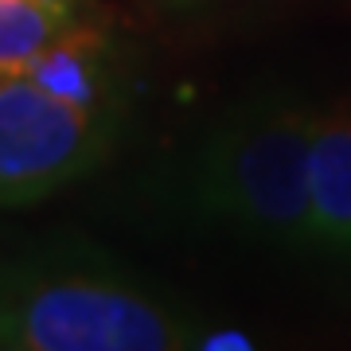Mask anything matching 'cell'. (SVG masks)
<instances>
[{"mask_svg": "<svg viewBox=\"0 0 351 351\" xmlns=\"http://www.w3.org/2000/svg\"><path fill=\"white\" fill-rule=\"evenodd\" d=\"M199 348L195 324L156 289L86 246L0 254V351Z\"/></svg>", "mask_w": 351, "mask_h": 351, "instance_id": "cell-1", "label": "cell"}, {"mask_svg": "<svg viewBox=\"0 0 351 351\" xmlns=\"http://www.w3.org/2000/svg\"><path fill=\"white\" fill-rule=\"evenodd\" d=\"M320 113L258 101L207 133L191 164V195L215 223L254 242L316 250L313 141Z\"/></svg>", "mask_w": 351, "mask_h": 351, "instance_id": "cell-2", "label": "cell"}, {"mask_svg": "<svg viewBox=\"0 0 351 351\" xmlns=\"http://www.w3.org/2000/svg\"><path fill=\"white\" fill-rule=\"evenodd\" d=\"M113 129L117 106H78L0 66V207L47 199L98 168Z\"/></svg>", "mask_w": 351, "mask_h": 351, "instance_id": "cell-3", "label": "cell"}, {"mask_svg": "<svg viewBox=\"0 0 351 351\" xmlns=\"http://www.w3.org/2000/svg\"><path fill=\"white\" fill-rule=\"evenodd\" d=\"M8 71L36 78L39 86L78 106H113V59L98 32L71 24L43 51L27 55Z\"/></svg>", "mask_w": 351, "mask_h": 351, "instance_id": "cell-4", "label": "cell"}, {"mask_svg": "<svg viewBox=\"0 0 351 351\" xmlns=\"http://www.w3.org/2000/svg\"><path fill=\"white\" fill-rule=\"evenodd\" d=\"M313 215L316 250L351 254V113L324 117L313 141Z\"/></svg>", "mask_w": 351, "mask_h": 351, "instance_id": "cell-5", "label": "cell"}, {"mask_svg": "<svg viewBox=\"0 0 351 351\" xmlns=\"http://www.w3.org/2000/svg\"><path fill=\"white\" fill-rule=\"evenodd\" d=\"M71 24L66 0H0V66L43 51Z\"/></svg>", "mask_w": 351, "mask_h": 351, "instance_id": "cell-6", "label": "cell"}, {"mask_svg": "<svg viewBox=\"0 0 351 351\" xmlns=\"http://www.w3.org/2000/svg\"><path fill=\"white\" fill-rule=\"evenodd\" d=\"M199 348H250V339L239 336V332H226V336H207V339H199Z\"/></svg>", "mask_w": 351, "mask_h": 351, "instance_id": "cell-7", "label": "cell"}]
</instances>
